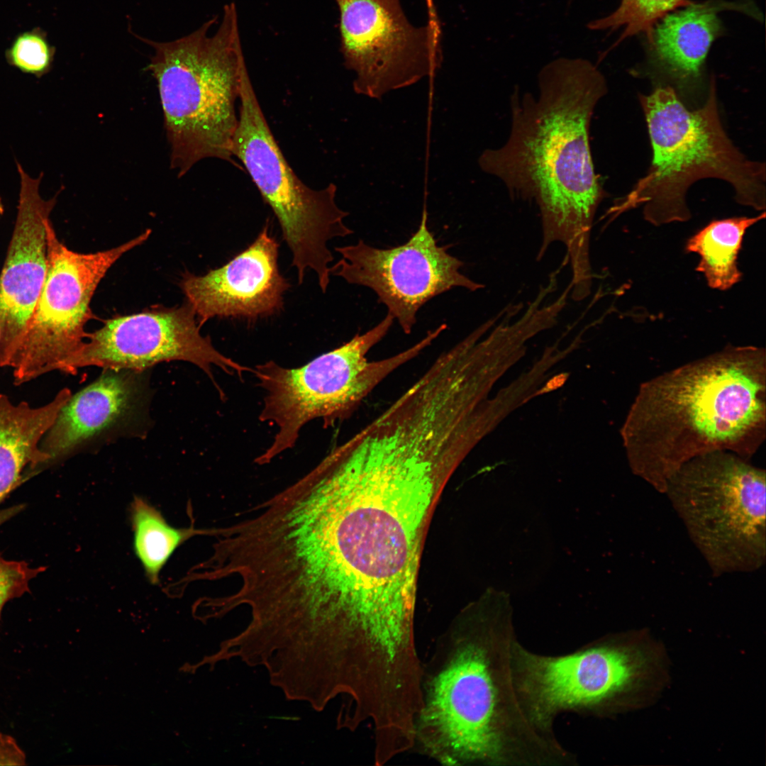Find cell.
<instances>
[{
    "label": "cell",
    "instance_id": "1",
    "mask_svg": "<svg viewBox=\"0 0 766 766\" xmlns=\"http://www.w3.org/2000/svg\"><path fill=\"white\" fill-rule=\"evenodd\" d=\"M453 474L438 452L396 433L360 432L334 448L245 521L240 564L256 610L355 669L411 660L421 555Z\"/></svg>",
    "mask_w": 766,
    "mask_h": 766
},
{
    "label": "cell",
    "instance_id": "2",
    "mask_svg": "<svg viewBox=\"0 0 766 766\" xmlns=\"http://www.w3.org/2000/svg\"><path fill=\"white\" fill-rule=\"evenodd\" d=\"M509 602L470 604L422 662L412 749L449 766L569 765L574 756L540 728L517 689Z\"/></svg>",
    "mask_w": 766,
    "mask_h": 766
},
{
    "label": "cell",
    "instance_id": "3",
    "mask_svg": "<svg viewBox=\"0 0 766 766\" xmlns=\"http://www.w3.org/2000/svg\"><path fill=\"white\" fill-rule=\"evenodd\" d=\"M536 94L511 97L509 136L478 160L510 195L533 200L541 217L540 260L554 243L565 246L572 279L592 277L590 238L597 209L606 196L595 172L589 128L606 94L605 78L589 61L559 58L540 72Z\"/></svg>",
    "mask_w": 766,
    "mask_h": 766
},
{
    "label": "cell",
    "instance_id": "4",
    "mask_svg": "<svg viewBox=\"0 0 766 766\" xmlns=\"http://www.w3.org/2000/svg\"><path fill=\"white\" fill-rule=\"evenodd\" d=\"M764 348L727 346L642 384L621 430L632 472L664 493L694 457L747 460L765 438Z\"/></svg>",
    "mask_w": 766,
    "mask_h": 766
},
{
    "label": "cell",
    "instance_id": "5",
    "mask_svg": "<svg viewBox=\"0 0 766 766\" xmlns=\"http://www.w3.org/2000/svg\"><path fill=\"white\" fill-rule=\"evenodd\" d=\"M648 129L653 158L647 174L608 212L612 218L643 206L654 226L684 222L691 214L688 189L704 178L731 184L740 204L765 211V165L748 160L733 145L719 116L716 87L711 79L701 107L689 110L672 86L660 85L639 96Z\"/></svg>",
    "mask_w": 766,
    "mask_h": 766
},
{
    "label": "cell",
    "instance_id": "6",
    "mask_svg": "<svg viewBox=\"0 0 766 766\" xmlns=\"http://www.w3.org/2000/svg\"><path fill=\"white\" fill-rule=\"evenodd\" d=\"M216 19L174 41L143 40L155 50L148 68L157 83L171 167L180 177L204 158L233 162L235 106L247 68L234 4L225 6L209 35Z\"/></svg>",
    "mask_w": 766,
    "mask_h": 766
},
{
    "label": "cell",
    "instance_id": "7",
    "mask_svg": "<svg viewBox=\"0 0 766 766\" xmlns=\"http://www.w3.org/2000/svg\"><path fill=\"white\" fill-rule=\"evenodd\" d=\"M389 313L374 327L306 365L287 368L271 360L253 370L265 395L259 419L277 427L271 445L255 459L269 463L292 448L303 426L320 418L330 427L348 418L387 376L418 356L433 343L426 335L411 347L391 357L368 361L366 355L393 325Z\"/></svg>",
    "mask_w": 766,
    "mask_h": 766
},
{
    "label": "cell",
    "instance_id": "8",
    "mask_svg": "<svg viewBox=\"0 0 766 766\" xmlns=\"http://www.w3.org/2000/svg\"><path fill=\"white\" fill-rule=\"evenodd\" d=\"M765 471L716 450L683 464L664 494L714 576L751 572L766 561Z\"/></svg>",
    "mask_w": 766,
    "mask_h": 766
},
{
    "label": "cell",
    "instance_id": "9",
    "mask_svg": "<svg viewBox=\"0 0 766 766\" xmlns=\"http://www.w3.org/2000/svg\"><path fill=\"white\" fill-rule=\"evenodd\" d=\"M658 664L653 651L625 635L557 656L537 654L518 640L514 656L523 703L535 723L551 734L560 713L602 716L628 706L652 682Z\"/></svg>",
    "mask_w": 766,
    "mask_h": 766
},
{
    "label": "cell",
    "instance_id": "10",
    "mask_svg": "<svg viewBox=\"0 0 766 766\" xmlns=\"http://www.w3.org/2000/svg\"><path fill=\"white\" fill-rule=\"evenodd\" d=\"M239 101L232 155L242 162L276 216L292 253L299 284L311 269L326 292L333 260L328 242L353 233L343 222L348 213L336 204L337 187L331 183L315 190L295 174L269 128L247 70L242 75Z\"/></svg>",
    "mask_w": 766,
    "mask_h": 766
},
{
    "label": "cell",
    "instance_id": "11",
    "mask_svg": "<svg viewBox=\"0 0 766 766\" xmlns=\"http://www.w3.org/2000/svg\"><path fill=\"white\" fill-rule=\"evenodd\" d=\"M146 229L115 248L93 253L69 249L47 224L48 267L36 306L9 368L20 385L48 372L70 374V365L87 338L93 294L109 268L123 254L143 244Z\"/></svg>",
    "mask_w": 766,
    "mask_h": 766
},
{
    "label": "cell",
    "instance_id": "12",
    "mask_svg": "<svg viewBox=\"0 0 766 766\" xmlns=\"http://www.w3.org/2000/svg\"><path fill=\"white\" fill-rule=\"evenodd\" d=\"M340 50L355 73L354 91L381 99L389 91L433 76L441 66V29L430 7L427 25L415 27L399 0H335Z\"/></svg>",
    "mask_w": 766,
    "mask_h": 766
},
{
    "label": "cell",
    "instance_id": "13",
    "mask_svg": "<svg viewBox=\"0 0 766 766\" xmlns=\"http://www.w3.org/2000/svg\"><path fill=\"white\" fill-rule=\"evenodd\" d=\"M335 250L342 258L330 267V274L372 289L406 334L416 324L418 310L433 297L455 287L471 292L484 288L462 273V260L438 245L428 227L425 206L418 230L403 245L382 249L359 240Z\"/></svg>",
    "mask_w": 766,
    "mask_h": 766
},
{
    "label": "cell",
    "instance_id": "14",
    "mask_svg": "<svg viewBox=\"0 0 766 766\" xmlns=\"http://www.w3.org/2000/svg\"><path fill=\"white\" fill-rule=\"evenodd\" d=\"M200 328L188 303L107 319L100 328L87 333V340L72 360L70 374L89 366L139 372L158 363L180 360L199 367L216 386L214 366L240 377L252 371L218 351Z\"/></svg>",
    "mask_w": 766,
    "mask_h": 766
},
{
    "label": "cell",
    "instance_id": "15",
    "mask_svg": "<svg viewBox=\"0 0 766 766\" xmlns=\"http://www.w3.org/2000/svg\"><path fill=\"white\" fill-rule=\"evenodd\" d=\"M20 192L15 226L0 272V367H9L38 302L48 267L47 224L57 195L40 194L43 173L33 178L16 162Z\"/></svg>",
    "mask_w": 766,
    "mask_h": 766
},
{
    "label": "cell",
    "instance_id": "16",
    "mask_svg": "<svg viewBox=\"0 0 766 766\" xmlns=\"http://www.w3.org/2000/svg\"><path fill=\"white\" fill-rule=\"evenodd\" d=\"M269 221L243 251L204 275L184 274L181 287L201 327L214 318L255 320L283 308L290 284L278 266L279 243Z\"/></svg>",
    "mask_w": 766,
    "mask_h": 766
},
{
    "label": "cell",
    "instance_id": "17",
    "mask_svg": "<svg viewBox=\"0 0 766 766\" xmlns=\"http://www.w3.org/2000/svg\"><path fill=\"white\" fill-rule=\"evenodd\" d=\"M723 11L757 17L751 5L723 0L694 1L666 14L647 38L650 71L679 90L699 87L710 48L724 32L719 18Z\"/></svg>",
    "mask_w": 766,
    "mask_h": 766
},
{
    "label": "cell",
    "instance_id": "18",
    "mask_svg": "<svg viewBox=\"0 0 766 766\" xmlns=\"http://www.w3.org/2000/svg\"><path fill=\"white\" fill-rule=\"evenodd\" d=\"M135 372L104 370L71 396L46 433L42 449L52 460L110 430L135 409L139 387Z\"/></svg>",
    "mask_w": 766,
    "mask_h": 766
},
{
    "label": "cell",
    "instance_id": "19",
    "mask_svg": "<svg viewBox=\"0 0 766 766\" xmlns=\"http://www.w3.org/2000/svg\"><path fill=\"white\" fill-rule=\"evenodd\" d=\"M71 396L64 388L48 404L33 408L25 401L15 405L0 394V502L22 481L26 469L52 460L39 442Z\"/></svg>",
    "mask_w": 766,
    "mask_h": 766
},
{
    "label": "cell",
    "instance_id": "20",
    "mask_svg": "<svg viewBox=\"0 0 766 766\" xmlns=\"http://www.w3.org/2000/svg\"><path fill=\"white\" fill-rule=\"evenodd\" d=\"M765 218L763 211L755 217L714 220L688 239L685 250L700 256L696 270L704 275L711 288L725 291L740 281L738 257L743 237L750 227Z\"/></svg>",
    "mask_w": 766,
    "mask_h": 766
},
{
    "label": "cell",
    "instance_id": "21",
    "mask_svg": "<svg viewBox=\"0 0 766 766\" xmlns=\"http://www.w3.org/2000/svg\"><path fill=\"white\" fill-rule=\"evenodd\" d=\"M129 513L134 553L148 580L157 584L174 551L191 537L201 535L202 531L172 526L159 510L140 496L133 499Z\"/></svg>",
    "mask_w": 766,
    "mask_h": 766
},
{
    "label": "cell",
    "instance_id": "22",
    "mask_svg": "<svg viewBox=\"0 0 766 766\" xmlns=\"http://www.w3.org/2000/svg\"><path fill=\"white\" fill-rule=\"evenodd\" d=\"M693 2L692 0H621L614 11L590 22L588 27L594 30L623 28L614 45L638 34H645L648 38L654 26L663 16Z\"/></svg>",
    "mask_w": 766,
    "mask_h": 766
},
{
    "label": "cell",
    "instance_id": "23",
    "mask_svg": "<svg viewBox=\"0 0 766 766\" xmlns=\"http://www.w3.org/2000/svg\"><path fill=\"white\" fill-rule=\"evenodd\" d=\"M55 48L40 27L17 34L5 50L7 63L24 74L40 78L52 69Z\"/></svg>",
    "mask_w": 766,
    "mask_h": 766
},
{
    "label": "cell",
    "instance_id": "24",
    "mask_svg": "<svg viewBox=\"0 0 766 766\" xmlns=\"http://www.w3.org/2000/svg\"><path fill=\"white\" fill-rule=\"evenodd\" d=\"M15 510L0 512V524ZM43 569L33 568L25 562L11 561L0 555V616L7 601L21 596L28 590V584Z\"/></svg>",
    "mask_w": 766,
    "mask_h": 766
},
{
    "label": "cell",
    "instance_id": "25",
    "mask_svg": "<svg viewBox=\"0 0 766 766\" xmlns=\"http://www.w3.org/2000/svg\"><path fill=\"white\" fill-rule=\"evenodd\" d=\"M26 754L15 739L0 732V765H26Z\"/></svg>",
    "mask_w": 766,
    "mask_h": 766
},
{
    "label": "cell",
    "instance_id": "26",
    "mask_svg": "<svg viewBox=\"0 0 766 766\" xmlns=\"http://www.w3.org/2000/svg\"><path fill=\"white\" fill-rule=\"evenodd\" d=\"M0 200H1V196H0Z\"/></svg>",
    "mask_w": 766,
    "mask_h": 766
}]
</instances>
